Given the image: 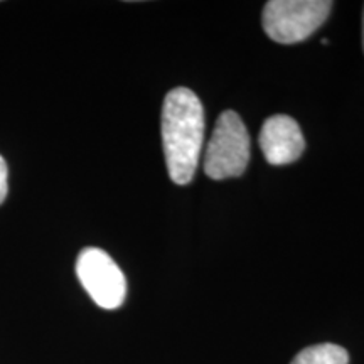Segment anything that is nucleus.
<instances>
[{"instance_id": "1", "label": "nucleus", "mask_w": 364, "mask_h": 364, "mask_svg": "<svg viewBox=\"0 0 364 364\" xmlns=\"http://www.w3.org/2000/svg\"><path fill=\"white\" fill-rule=\"evenodd\" d=\"M162 144L172 182L189 184L198 169L204 144V110L198 95L179 86L162 107Z\"/></svg>"}, {"instance_id": "2", "label": "nucleus", "mask_w": 364, "mask_h": 364, "mask_svg": "<svg viewBox=\"0 0 364 364\" xmlns=\"http://www.w3.org/2000/svg\"><path fill=\"white\" fill-rule=\"evenodd\" d=\"M250 162V135L236 112H223L216 120L204 157V172L215 181L238 177Z\"/></svg>"}, {"instance_id": "3", "label": "nucleus", "mask_w": 364, "mask_h": 364, "mask_svg": "<svg viewBox=\"0 0 364 364\" xmlns=\"http://www.w3.org/2000/svg\"><path fill=\"white\" fill-rule=\"evenodd\" d=\"M331 9L329 0H270L263 9V29L275 43H300L324 24Z\"/></svg>"}, {"instance_id": "4", "label": "nucleus", "mask_w": 364, "mask_h": 364, "mask_svg": "<svg viewBox=\"0 0 364 364\" xmlns=\"http://www.w3.org/2000/svg\"><path fill=\"white\" fill-rule=\"evenodd\" d=\"M76 275L93 302L102 309H118L127 295V280L113 258L100 248H85L76 260Z\"/></svg>"}, {"instance_id": "5", "label": "nucleus", "mask_w": 364, "mask_h": 364, "mask_svg": "<svg viewBox=\"0 0 364 364\" xmlns=\"http://www.w3.org/2000/svg\"><path fill=\"white\" fill-rule=\"evenodd\" d=\"M260 147L272 166H287L299 161L306 149L302 130L289 115H273L263 124Z\"/></svg>"}, {"instance_id": "6", "label": "nucleus", "mask_w": 364, "mask_h": 364, "mask_svg": "<svg viewBox=\"0 0 364 364\" xmlns=\"http://www.w3.org/2000/svg\"><path fill=\"white\" fill-rule=\"evenodd\" d=\"M290 364H349V354L338 344H316L300 351Z\"/></svg>"}, {"instance_id": "7", "label": "nucleus", "mask_w": 364, "mask_h": 364, "mask_svg": "<svg viewBox=\"0 0 364 364\" xmlns=\"http://www.w3.org/2000/svg\"><path fill=\"white\" fill-rule=\"evenodd\" d=\"M9 171H7V164L4 161V157L0 156V204L6 201L7 193H9Z\"/></svg>"}, {"instance_id": "8", "label": "nucleus", "mask_w": 364, "mask_h": 364, "mask_svg": "<svg viewBox=\"0 0 364 364\" xmlns=\"http://www.w3.org/2000/svg\"><path fill=\"white\" fill-rule=\"evenodd\" d=\"M363 49H364V9H363Z\"/></svg>"}]
</instances>
